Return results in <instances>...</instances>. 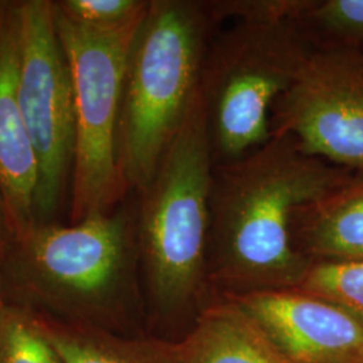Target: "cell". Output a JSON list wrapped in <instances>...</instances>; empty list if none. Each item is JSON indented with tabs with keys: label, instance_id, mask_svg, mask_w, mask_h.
I'll list each match as a JSON object with an SVG mask.
<instances>
[{
	"label": "cell",
	"instance_id": "6da1fadb",
	"mask_svg": "<svg viewBox=\"0 0 363 363\" xmlns=\"http://www.w3.org/2000/svg\"><path fill=\"white\" fill-rule=\"evenodd\" d=\"M359 174L304 152L288 135L216 164L210 211V286L216 295L298 288L311 264L294 247L298 208Z\"/></svg>",
	"mask_w": 363,
	"mask_h": 363
},
{
	"label": "cell",
	"instance_id": "e0dca14e",
	"mask_svg": "<svg viewBox=\"0 0 363 363\" xmlns=\"http://www.w3.org/2000/svg\"><path fill=\"white\" fill-rule=\"evenodd\" d=\"M66 21L93 30H118L143 19L150 0H52Z\"/></svg>",
	"mask_w": 363,
	"mask_h": 363
},
{
	"label": "cell",
	"instance_id": "2e32d148",
	"mask_svg": "<svg viewBox=\"0 0 363 363\" xmlns=\"http://www.w3.org/2000/svg\"><path fill=\"white\" fill-rule=\"evenodd\" d=\"M298 288L335 303L363 325V262L313 264Z\"/></svg>",
	"mask_w": 363,
	"mask_h": 363
},
{
	"label": "cell",
	"instance_id": "d6986e66",
	"mask_svg": "<svg viewBox=\"0 0 363 363\" xmlns=\"http://www.w3.org/2000/svg\"><path fill=\"white\" fill-rule=\"evenodd\" d=\"M11 238V222L9 217V210L6 205V199L0 187V259L3 256V252L7 247L9 241Z\"/></svg>",
	"mask_w": 363,
	"mask_h": 363
},
{
	"label": "cell",
	"instance_id": "52a82bcc",
	"mask_svg": "<svg viewBox=\"0 0 363 363\" xmlns=\"http://www.w3.org/2000/svg\"><path fill=\"white\" fill-rule=\"evenodd\" d=\"M19 104L38 167L35 220L54 222L70 193L74 97L52 0H19Z\"/></svg>",
	"mask_w": 363,
	"mask_h": 363
},
{
	"label": "cell",
	"instance_id": "8992f818",
	"mask_svg": "<svg viewBox=\"0 0 363 363\" xmlns=\"http://www.w3.org/2000/svg\"><path fill=\"white\" fill-rule=\"evenodd\" d=\"M54 19L73 84L70 223H77L112 211L132 194L118 164L117 135L127 57L142 21L118 30H93L66 21L55 10Z\"/></svg>",
	"mask_w": 363,
	"mask_h": 363
},
{
	"label": "cell",
	"instance_id": "277c9868",
	"mask_svg": "<svg viewBox=\"0 0 363 363\" xmlns=\"http://www.w3.org/2000/svg\"><path fill=\"white\" fill-rule=\"evenodd\" d=\"M214 157L201 91L154 178L136 194L140 268L156 311H199L210 286Z\"/></svg>",
	"mask_w": 363,
	"mask_h": 363
},
{
	"label": "cell",
	"instance_id": "ac0fdd59",
	"mask_svg": "<svg viewBox=\"0 0 363 363\" xmlns=\"http://www.w3.org/2000/svg\"><path fill=\"white\" fill-rule=\"evenodd\" d=\"M316 0H208L213 18L222 25L225 21L244 23L300 22Z\"/></svg>",
	"mask_w": 363,
	"mask_h": 363
},
{
	"label": "cell",
	"instance_id": "30bf717a",
	"mask_svg": "<svg viewBox=\"0 0 363 363\" xmlns=\"http://www.w3.org/2000/svg\"><path fill=\"white\" fill-rule=\"evenodd\" d=\"M19 0H0V187L11 235L35 222L38 167L22 116L18 81Z\"/></svg>",
	"mask_w": 363,
	"mask_h": 363
},
{
	"label": "cell",
	"instance_id": "5b68a950",
	"mask_svg": "<svg viewBox=\"0 0 363 363\" xmlns=\"http://www.w3.org/2000/svg\"><path fill=\"white\" fill-rule=\"evenodd\" d=\"M313 49L300 22H234L214 35L199 91L216 164L238 160L272 138L273 104Z\"/></svg>",
	"mask_w": 363,
	"mask_h": 363
},
{
	"label": "cell",
	"instance_id": "8fae6325",
	"mask_svg": "<svg viewBox=\"0 0 363 363\" xmlns=\"http://www.w3.org/2000/svg\"><path fill=\"white\" fill-rule=\"evenodd\" d=\"M177 343L182 363H291L261 325L223 295L195 313L191 330Z\"/></svg>",
	"mask_w": 363,
	"mask_h": 363
},
{
	"label": "cell",
	"instance_id": "9a60e30c",
	"mask_svg": "<svg viewBox=\"0 0 363 363\" xmlns=\"http://www.w3.org/2000/svg\"><path fill=\"white\" fill-rule=\"evenodd\" d=\"M300 25L313 48L363 54V0H316Z\"/></svg>",
	"mask_w": 363,
	"mask_h": 363
},
{
	"label": "cell",
	"instance_id": "ba28073f",
	"mask_svg": "<svg viewBox=\"0 0 363 363\" xmlns=\"http://www.w3.org/2000/svg\"><path fill=\"white\" fill-rule=\"evenodd\" d=\"M272 135L363 175V54L315 48L271 113Z\"/></svg>",
	"mask_w": 363,
	"mask_h": 363
},
{
	"label": "cell",
	"instance_id": "7c38bea8",
	"mask_svg": "<svg viewBox=\"0 0 363 363\" xmlns=\"http://www.w3.org/2000/svg\"><path fill=\"white\" fill-rule=\"evenodd\" d=\"M292 241L311 265L363 262V175L298 208Z\"/></svg>",
	"mask_w": 363,
	"mask_h": 363
},
{
	"label": "cell",
	"instance_id": "ffe728a7",
	"mask_svg": "<svg viewBox=\"0 0 363 363\" xmlns=\"http://www.w3.org/2000/svg\"><path fill=\"white\" fill-rule=\"evenodd\" d=\"M4 303V296H3V292H1V288H0V306Z\"/></svg>",
	"mask_w": 363,
	"mask_h": 363
},
{
	"label": "cell",
	"instance_id": "5bb4252c",
	"mask_svg": "<svg viewBox=\"0 0 363 363\" xmlns=\"http://www.w3.org/2000/svg\"><path fill=\"white\" fill-rule=\"evenodd\" d=\"M0 363H64L38 313L4 300L0 306Z\"/></svg>",
	"mask_w": 363,
	"mask_h": 363
},
{
	"label": "cell",
	"instance_id": "3957f363",
	"mask_svg": "<svg viewBox=\"0 0 363 363\" xmlns=\"http://www.w3.org/2000/svg\"><path fill=\"white\" fill-rule=\"evenodd\" d=\"M218 26L208 0H150L130 42L118 120V164L130 193L151 182L181 130Z\"/></svg>",
	"mask_w": 363,
	"mask_h": 363
},
{
	"label": "cell",
	"instance_id": "9c48e42d",
	"mask_svg": "<svg viewBox=\"0 0 363 363\" xmlns=\"http://www.w3.org/2000/svg\"><path fill=\"white\" fill-rule=\"evenodd\" d=\"M234 300L291 363H363V325L335 303L300 288L265 289Z\"/></svg>",
	"mask_w": 363,
	"mask_h": 363
},
{
	"label": "cell",
	"instance_id": "7a4b0ae2",
	"mask_svg": "<svg viewBox=\"0 0 363 363\" xmlns=\"http://www.w3.org/2000/svg\"><path fill=\"white\" fill-rule=\"evenodd\" d=\"M136 194L77 223L35 220L0 259L4 300L69 325H104L139 301Z\"/></svg>",
	"mask_w": 363,
	"mask_h": 363
},
{
	"label": "cell",
	"instance_id": "4fadbf2b",
	"mask_svg": "<svg viewBox=\"0 0 363 363\" xmlns=\"http://www.w3.org/2000/svg\"><path fill=\"white\" fill-rule=\"evenodd\" d=\"M38 316L64 363H182L177 342L121 339L99 327Z\"/></svg>",
	"mask_w": 363,
	"mask_h": 363
}]
</instances>
